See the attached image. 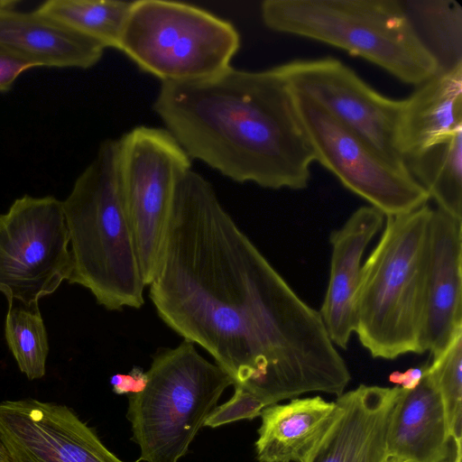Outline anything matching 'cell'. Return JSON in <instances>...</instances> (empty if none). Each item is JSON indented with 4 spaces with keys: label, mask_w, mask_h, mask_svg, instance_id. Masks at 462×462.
<instances>
[{
    "label": "cell",
    "mask_w": 462,
    "mask_h": 462,
    "mask_svg": "<svg viewBox=\"0 0 462 462\" xmlns=\"http://www.w3.org/2000/svg\"><path fill=\"white\" fill-rule=\"evenodd\" d=\"M149 286L161 319L266 406L312 392L336 395L349 378L319 311L191 170L177 186Z\"/></svg>",
    "instance_id": "obj_1"
},
{
    "label": "cell",
    "mask_w": 462,
    "mask_h": 462,
    "mask_svg": "<svg viewBox=\"0 0 462 462\" xmlns=\"http://www.w3.org/2000/svg\"><path fill=\"white\" fill-rule=\"evenodd\" d=\"M153 109L190 159L232 180L273 189L309 183L314 152L275 67L231 66L204 79L163 82Z\"/></svg>",
    "instance_id": "obj_2"
},
{
    "label": "cell",
    "mask_w": 462,
    "mask_h": 462,
    "mask_svg": "<svg viewBox=\"0 0 462 462\" xmlns=\"http://www.w3.org/2000/svg\"><path fill=\"white\" fill-rule=\"evenodd\" d=\"M69 236V283L88 289L108 310L140 309L144 283L125 208L117 140H106L62 201Z\"/></svg>",
    "instance_id": "obj_3"
},
{
    "label": "cell",
    "mask_w": 462,
    "mask_h": 462,
    "mask_svg": "<svg viewBox=\"0 0 462 462\" xmlns=\"http://www.w3.org/2000/svg\"><path fill=\"white\" fill-rule=\"evenodd\" d=\"M425 204L386 217L382 236L361 268L356 295L360 343L375 358L422 354L430 225Z\"/></svg>",
    "instance_id": "obj_4"
},
{
    "label": "cell",
    "mask_w": 462,
    "mask_h": 462,
    "mask_svg": "<svg viewBox=\"0 0 462 462\" xmlns=\"http://www.w3.org/2000/svg\"><path fill=\"white\" fill-rule=\"evenodd\" d=\"M273 31L340 48L418 86L439 71L400 0H266Z\"/></svg>",
    "instance_id": "obj_5"
},
{
    "label": "cell",
    "mask_w": 462,
    "mask_h": 462,
    "mask_svg": "<svg viewBox=\"0 0 462 462\" xmlns=\"http://www.w3.org/2000/svg\"><path fill=\"white\" fill-rule=\"evenodd\" d=\"M146 374L144 390L129 394L126 411L138 461L178 462L233 381L186 340L158 350Z\"/></svg>",
    "instance_id": "obj_6"
},
{
    "label": "cell",
    "mask_w": 462,
    "mask_h": 462,
    "mask_svg": "<svg viewBox=\"0 0 462 462\" xmlns=\"http://www.w3.org/2000/svg\"><path fill=\"white\" fill-rule=\"evenodd\" d=\"M240 46L228 21L198 6L171 1L132 3L118 50L163 82H188L229 67Z\"/></svg>",
    "instance_id": "obj_7"
},
{
    "label": "cell",
    "mask_w": 462,
    "mask_h": 462,
    "mask_svg": "<svg viewBox=\"0 0 462 462\" xmlns=\"http://www.w3.org/2000/svg\"><path fill=\"white\" fill-rule=\"evenodd\" d=\"M190 167L166 129L140 125L117 140L120 188L145 286L157 267L177 186Z\"/></svg>",
    "instance_id": "obj_8"
},
{
    "label": "cell",
    "mask_w": 462,
    "mask_h": 462,
    "mask_svg": "<svg viewBox=\"0 0 462 462\" xmlns=\"http://www.w3.org/2000/svg\"><path fill=\"white\" fill-rule=\"evenodd\" d=\"M70 273L62 201L53 196L16 199L0 215V292L7 302L39 305Z\"/></svg>",
    "instance_id": "obj_9"
},
{
    "label": "cell",
    "mask_w": 462,
    "mask_h": 462,
    "mask_svg": "<svg viewBox=\"0 0 462 462\" xmlns=\"http://www.w3.org/2000/svg\"><path fill=\"white\" fill-rule=\"evenodd\" d=\"M293 93L315 162L332 172L347 189L385 217L406 214L427 204L428 192L407 171L388 162L315 101Z\"/></svg>",
    "instance_id": "obj_10"
},
{
    "label": "cell",
    "mask_w": 462,
    "mask_h": 462,
    "mask_svg": "<svg viewBox=\"0 0 462 462\" xmlns=\"http://www.w3.org/2000/svg\"><path fill=\"white\" fill-rule=\"evenodd\" d=\"M275 68L294 92L315 101L388 162L407 171L397 144L403 99L380 94L333 58L295 60Z\"/></svg>",
    "instance_id": "obj_11"
},
{
    "label": "cell",
    "mask_w": 462,
    "mask_h": 462,
    "mask_svg": "<svg viewBox=\"0 0 462 462\" xmlns=\"http://www.w3.org/2000/svg\"><path fill=\"white\" fill-rule=\"evenodd\" d=\"M0 440L10 462H125L72 409L33 398L0 402Z\"/></svg>",
    "instance_id": "obj_12"
},
{
    "label": "cell",
    "mask_w": 462,
    "mask_h": 462,
    "mask_svg": "<svg viewBox=\"0 0 462 462\" xmlns=\"http://www.w3.org/2000/svg\"><path fill=\"white\" fill-rule=\"evenodd\" d=\"M402 390L361 384L337 397L328 426L304 462H384L389 424Z\"/></svg>",
    "instance_id": "obj_13"
},
{
    "label": "cell",
    "mask_w": 462,
    "mask_h": 462,
    "mask_svg": "<svg viewBox=\"0 0 462 462\" xmlns=\"http://www.w3.org/2000/svg\"><path fill=\"white\" fill-rule=\"evenodd\" d=\"M462 221L433 209L420 346L432 356L462 329Z\"/></svg>",
    "instance_id": "obj_14"
},
{
    "label": "cell",
    "mask_w": 462,
    "mask_h": 462,
    "mask_svg": "<svg viewBox=\"0 0 462 462\" xmlns=\"http://www.w3.org/2000/svg\"><path fill=\"white\" fill-rule=\"evenodd\" d=\"M384 215L372 206L356 209L329 237L332 246L328 290L319 310L334 345L347 348L356 328L355 303L364 252L381 230Z\"/></svg>",
    "instance_id": "obj_15"
},
{
    "label": "cell",
    "mask_w": 462,
    "mask_h": 462,
    "mask_svg": "<svg viewBox=\"0 0 462 462\" xmlns=\"http://www.w3.org/2000/svg\"><path fill=\"white\" fill-rule=\"evenodd\" d=\"M16 1H0V45L21 53L41 67L88 69L105 48L48 17L18 11Z\"/></svg>",
    "instance_id": "obj_16"
},
{
    "label": "cell",
    "mask_w": 462,
    "mask_h": 462,
    "mask_svg": "<svg viewBox=\"0 0 462 462\" xmlns=\"http://www.w3.org/2000/svg\"><path fill=\"white\" fill-rule=\"evenodd\" d=\"M452 440L439 393L425 372L413 390H402L388 433L389 456L411 462H448Z\"/></svg>",
    "instance_id": "obj_17"
},
{
    "label": "cell",
    "mask_w": 462,
    "mask_h": 462,
    "mask_svg": "<svg viewBox=\"0 0 462 462\" xmlns=\"http://www.w3.org/2000/svg\"><path fill=\"white\" fill-rule=\"evenodd\" d=\"M462 129V64L417 86L403 99L398 149L403 159Z\"/></svg>",
    "instance_id": "obj_18"
},
{
    "label": "cell",
    "mask_w": 462,
    "mask_h": 462,
    "mask_svg": "<svg viewBox=\"0 0 462 462\" xmlns=\"http://www.w3.org/2000/svg\"><path fill=\"white\" fill-rule=\"evenodd\" d=\"M336 402L320 396L294 398L263 409L255 441L258 462H304L328 426Z\"/></svg>",
    "instance_id": "obj_19"
},
{
    "label": "cell",
    "mask_w": 462,
    "mask_h": 462,
    "mask_svg": "<svg viewBox=\"0 0 462 462\" xmlns=\"http://www.w3.org/2000/svg\"><path fill=\"white\" fill-rule=\"evenodd\" d=\"M404 163L438 208L462 221V129L406 156Z\"/></svg>",
    "instance_id": "obj_20"
},
{
    "label": "cell",
    "mask_w": 462,
    "mask_h": 462,
    "mask_svg": "<svg viewBox=\"0 0 462 462\" xmlns=\"http://www.w3.org/2000/svg\"><path fill=\"white\" fill-rule=\"evenodd\" d=\"M403 7L439 71L462 64V7L448 0H404Z\"/></svg>",
    "instance_id": "obj_21"
},
{
    "label": "cell",
    "mask_w": 462,
    "mask_h": 462,
    "mask_svg": "<svg viewBox=\"0 0 462 462\" xmlns=\"http://www.w3.org/2000/svg\"><path fill=\"white\" fill-rule=\"evenodd\" d=\"M133 2L113 0H48L35 11L98 42L118 49Z\"/></svg>",
    "instance_id": "obj_22"
},
{
    "label": "cell",
    "mask_w": 462,
    "mask_h": 462,
    "mask_svg": "<svg viewBox=\"0 0 462 462\" xmlns=\"http://www.w3.org/2000/svg\"><path fill=\"white\" fill-rule=\"evenodd\" d=\"M5 337L20 371L29 380L42 378L49 353L48 334L39 305L8 303Z\"/></svg>",
    "instance_id": "obj_23"
},
{
    "label": "cell",
    "mask_w": 462,
    "mask_h": 462,
    "mask_svg": "<svg viewBox=\"0 0 462 462\" xmlns=\"http://www.w3.org/2000/svg\"><path fill=\"white\" fill-rule=\"evenodd\" d=\"M426 373L441 397L449 435L455 444L454 462H461L462 439V329L448 346L433 356Z\"/></svg>",
    "instance_id": "obj_24"
},
{
    "label": "cell",
    "mask_w": 462,
    "mask_h": 462,
    "mask_svg": "<svg viewBox=\"0 0 462 462\" xmlns=\"http://www.w3.org/2000/svg\"><path fill=\"white\" fill-rule=\"evenodd\" d=\"M265 407L260 399L249 392L235 387L233 396L211 411L204 426L214 429L242 420H253L260 416Z\"/></svg>",
    "instance_id": "obj_25"
},
{
    "label": "cell",
    "mask_w": 462,
    "mask_h": 462,
    "mask_svg": "<svg viewBox=\"0 0 462 462\" xmlns=\"http://www.w3.org/2000/svg\"><path fill=\"white\" fill-rule=\"evenodd\" d=\"M35 67L41 66L31 58L0 45V92L10 90L20 74Z\"/></svg>",
    "instance_id": "obj_26"
},
{
    "label": "cell",
    "mask_w": 462,
    "mask_h": 462,
    "mask_svg": "<svg viewBox=\"0 0 462 462\" xmlns=\"http://www.w3.org/2000/svg\"><path fill=\"white\" fill-rule=\"evenodd\" d=\"M148 377L139 366H134L128 374H116L110 377L112 390L116 394L138 393L144 390Z\"/></svg>",
    "instance_id": "obj_27"
},
{
    "label": "cell",
    "mask_w": 462,
    "mask_h": 462,
    "mask_svg": "<svg viewBox=\"0 0 462 462\" xmlns=\"http://www.w3.org/2000/svg\"><path fill=\"white\" fill-rule=\"evenodd\" d=\"M426 365L421 367L409 368L404 372L394 371L389 375V381L401 388L411 391L416 388L420 383Z\"/></svg>",
    "instance_id": "obj_28"
},
{
    "label": "cell",
    "mask_w": 462,
    "mask_h": 462,
    "mask_svg": "<svg viewBox=\"0 0 462 462\" xmlns=\"http://www.w3.org/2000/svg\"><path fill=\"white\" fill-rule=\"evenodd\" d=\"M0 462H10L5 446L0 440Z\"/></svg>",
    "instance_id": "obj_29"
},
{
    "label": "cell",
    "mask_w": 462,
    "mask_h": 462,
    "mask_svg": "<svg viewBox=\"0 0 462 462\" xmlns=\"http://www.w3.org/2000/svg\"><path fill=\"white\" fill-rule=\"evenodd\" d=\"M384 462H400V459L393 457L392 456H389Z\"/></svg>",
    "instance_id": "obj_30"
},
{
    "label": "cell",
    "mask_w": 462,
    "mask_h": 462,
    "mask_svg": "<svg viewBox=\"0 0 462 462\" xmlns=\"http://www.w3.org/2000/svg\"><path fill=\"white\" fill-rule=\"evenodd\" d=\"M400 462H411V461L400 460Z\"/></svg>",
    "instance_id": "obj_31"
}]
</instances>
